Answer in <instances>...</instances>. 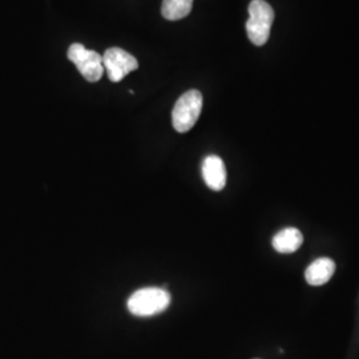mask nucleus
Returning <instances> with one entry per match:
<instances>
[{
	"instance_id": "nucleus-1",
	"label": "nucleus",
	"mask_w": 359,
	"mask_h": 359,
	"mask_svg": "<svg viewBox=\"0 0 359 359\" xmlns=\"http://www.w3.org/2000/svg\"><path fill=\"white\" fill-rule=\"evenodd\" d=\"M170 294L165 289L144 287L129 297L127 308L136 317H152L167 310Z\"/></svg>"
},
{
	"instance_id": "nucleus-2",
	"label": "nucleus",
	"mask_w": 359,
	"mask_h": 359,
	"mask_svg": "<svg viewBox=\"0 0 359 359\" xmlns=\"http://www.w3.org/2000/svg\"><path fill=\"white\" fill-rule=\"evenodd\" d=\"M274 10L265 0H252L249 4V19L246 22V34L255 46H264L269 40Z\"/></svg>"
},
{
	"instance_id": "nucleus-3",
	"label": "nucleus",
	"mask_w": 359,
	"mask_h": 359,
	"mask_svg": "<svg viewBox=\"0 0 359 359\" xmlns=\"http://www.w3.org/2000/svg\"><path fill=\"white\" fill-rule=\"evenodd\" d=\"M203 111V95L197 90H191L181 95L173 107L172 124L179 133H185L194 127Z\"/></svg>"
},
{
	"instance_id": "nucleus-4",
	"label": "nucleus",
	"mask_w": 359,
	"mask_h": 359,
	"mask_svg": "<svg viewBox=\"0 0 359 359\" xmlns=\"http://www.w3.org/2000/svg\"><path fill=\"white\" fill-rule=\"evenodd\" d=\"M67 56L74 65H76L79 72L87 81L96 83L103 77V56L100 53L87 50L80 43H74L68 48Z\"/></svg>"
},
{
	"instance_id": "nucleus-5",
	"label": "nucleus",
	"mask_w": 359,
	"mask_h": 359,
	"mask_svg": "<svg viewBox=\"0 0 359 359\" xmlns=\"http://www.w3.org/2000/svg\"><path fill=\"white\" fill-rule=\"evenodd\" d=\"M104 69L111 81L118 83L130 72L139 68L137 59L121 48H108L103 55Z\"/></svg>"
},
{
	"instance_id": "nucleus-6",
	"label": "nucleus",
	"mask_w": 359,
	"mask_h": 359,
	"mask_svg": "<svg viewBox=\"0 0 359 359\" xmlns=\"http://www.w3.org/2000/svg\"><path fill=\"white\" fill-rule=\"evenodd\" d=\"M203 179L205 181L208 188L215 192H219L226 185V168L221 157L210 154L203 161Z\"/></svg>"
},
{
	"instance_id": "nucleus-7",
	"label": "nucleus",
	"mask_w": 359,
	"mask_h": 359,
	"mask_svg": "<svg viewBox=\"0 0 359 359\" xmlns=\"http://www.w3.org/2000/svg\"><path fill=\"white\" fill-rule=\"evenodd\" d=\"M335 271V262L327 257H322L316 259L309 265L305 271L306 283L311 286H321L330 281Z\"/></svg>"
},
{
	"instance_id": "nucleus-8",
	"label": "nucleus",
	"mask_w": 359,
	"mask_h": 359,
	"mask_svg": "<svg viewBox=\"0 0 359 359\" xmlns=\"http://www.w3.org/2000/svg\"><path fill=\"white\" fill-rule=\"evenodd\" d=\"M304 243V236L297 228H285L273 237V248L283 255L297 252Z\"/></svg>"
},
{
	"instance_id": "nucleus-9",
	"label": "nucleus",
	"mask_w": 359,
	"mask_h": 359,
	"mask_svg": "<svg viewBox=\"0 0 359 359\" xmlns=\"http://www.w3.org/2000/svg\"><path fill=\"white\" fill-rule=\"evenodd\" d=\"M193 0H163L161 15L170 22L181 20L192 11Z\"/></svg>"
}]
</instances>
